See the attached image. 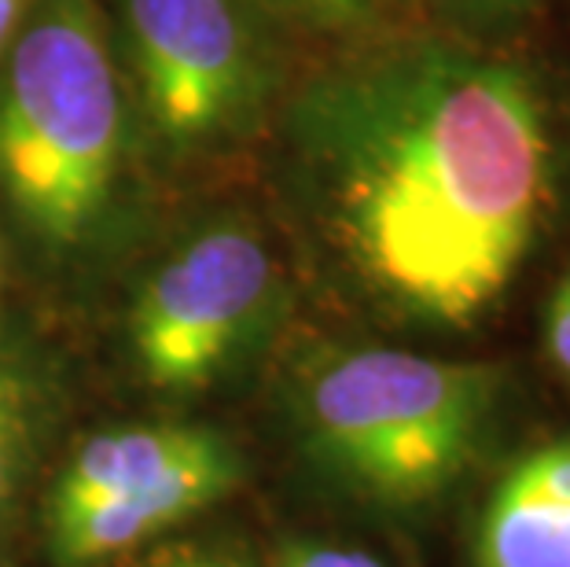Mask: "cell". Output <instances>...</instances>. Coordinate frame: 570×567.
I'll return each mask as SVG.
<instances>
[{"label":"cell","instance_id":"1","mask_svg":"<svg viewBox=\"0 0 570 567\" xmlns=\"http://www.w3.org/2000/svg\"><path fill=\"white\" fill-rule=\"evenodd\" d=\"M276 196L383 317L471 332L552 207L549 111L523 67L449 38L372 41L291 81Z\"/></svg>","mask_w":570,"mask_h":567},{"label":"cell","instance_id":"2","mask_svg":"<svg viewBox=\"0 0 570 567\" xmlns=\"http://www.w3.org/2000/svg\"><path fill=\"white\" fill-rule=\"evenodd\" d=\"M159 192L100 0H38L0 63V233L48 270H78Z\"/></svg>","mask_w":570,"mask_h":567},{"label":"cell","instance_id":"3","mask_svg":"<svg viewBox=\"0 0 570 567\" xmlns=\"http://www.w3.org/2000/svg\"><path fill=\"white\" fill-rule=\"evenodd\" d=\"M508 372L416 350L321 346L291 383L306 461L368 509L412 516L464 479L493 439Z\"/></svg>","mask_w":570,"mask_h":567},{"label":"cell","instance_id":"4","mask_svg":"<svg viewBox=\"0 0 570 567\" xmlns=\"http://www.w3.org/2000/svg\"><path fill=\"white\" fill-rule=\"evenodd\" d=\"M137 137L163 188L199 185L262 148L295 48L258 0H100Z\"/></svg>","mask_w":570,"mask_h":567},{"label":"cell","instance_id":"5","mask_svg":"<svg viewBox=\"0 0 570 567\" xmlns=\"http://www.w3.org/2000/svg\"><path fill=\"white\" fill-rule=\"evenodd\" d=\"M291 284L273 233L247 207L188 218L129 292L122 343L144 388L191 402L244 377L284 329Z\"/></svg>","mask_w":570,"mask_h":567},{"label":"cell","instance_id":"6","mask_svg":"<svg viewBox=\"0 0 570 567\" xmlns=\"http://www.w3.org/2000/svg\"><path fill=\"white\" fill-rule=\"evenodd\" d=\"M244 453L233 439H225L217 450L140 490L45 516L48 557L56 567L122 564L155 541L188 530L244 482Z\"/></svg>","mask_w":570,"mask_h":567},{"label":"cell","instance_id":"7","mask_svg":"<svg viewBox=\"0 0 570 567\" xmlns=\"http://www.w3.org/2000/svg\"><path fill=\"white\" fill-rule=\"evenodd\" d=\"M475 567H570V436L515 457L493 482Z\"/></svg>","mask_w":570,"mask_h":567},{"label":"cell","instance_id":"8","mask_svg":"<svg viewBox=\"0 0 570 567\" xmlns=\"http://www.w3.org/2000/svg\"><path fill=\"white\" fill-rule=\"evenodd\" d=\"M228 436L191 420H155V424H122L81 439L59 465L45 516L78 509V505L118 498L148 482L177 472L180 465L217 450Z\"/></svg>","mask_w":570,"mask_h":567},{"label":"cell","instance_id":"9","mask_svg":"<svg viewBox=\"0 0 570 567\" xmlns=\"http://www.w3.org/2000/svg\"><path fill=\"white\" fill-rule=\"evenodd\" d=\"M45 428V394L33 372L0 346V524L33 472Z\"/></svg>","mask_w":570,"mask_h":567},{"label":"cell","instance_id":"10","mask_svg":"<svg viewBox=\"0 0 570 567\" xmlns=\"http://www.w3.org/2000/svg\"><path fill=\"white\" fill-rule=\"evenodd\" d=\"M281 33L298 45L357 41L386 16L394 0H258Z\"/></svg>","mask_w":570,"mask_h":567},{"label":"cell","instance_id":"11","mask_svg":"<svg viewBox=\"0 0 570 567\" xmlns=\"http://www.w3.org/2000/svg\"><path fill=\"white\" fill-rule=\"evenodd\" d=\"M129 567H262L254 549L233 530H188V535H169L155 541L137 557L126 560Z\"/></svg>","mask_w":570,"mask_h":567},{"label":"cell","instance_id":"12","mask_svg":"<svg viewBox=\"0 0 570 567\" xmlns=\"http://www.w3.org/2000/svg\"><path fill=\"white\" fill-rule=\"evenodd\" d=\"M273 567H386L375 553L357 546H335V541L287 538L276 549Z\"/></svg>","mask_w":570,"mask_h":567},{"label":"cell","instance_id":"13","mask_svg":"<svg viewBox=\"0 0 570 567\" xmlns=\"http://www.w3.org/2000/svg\"><path fill=\"white\" fill-rule=\"evenodd\" d=\"M544 346H549L552 365L570 383V303L560 295H552L544 310Z\"/></svg>","mask_w":570,"mask_h":567},{"label":"cell","instance_id":"14","mask_svg":"<svg viewBox=\"0 0 570 567\" xmlns=\"http://www.w3.org/2000/svg\"><path fill=\"white\" fill-rule=\"evenodd\" d=\"M445 11H453L460 19L471 22H497V19H512L530 11L538 0H439Z\"/></svg>","mask_w":570,"mask_h":567},{"label":"cell","instance_id":"15","mask_svg":"<svg viewBox=\"0 0 570 567\" xmlns=\"http://www.w3.org/2000/svg\"><path fill=\"white\" fill-rule=\"evenodd\" d=\"M38 0H0V63L8 59L11 45L19 41L22 27H27L30 11Z\"/></svg>","mask_w":570,"mask_h":567},{"label":"cell","instance_id":"16","mask_svg":"<svg viewBox=\"0 0 570 567\" xmlns=\"http://www.w3.org/2000/svg\"><path fill=\"white\" fill-rule=\"evenodd\" d=\"M4 270H8V239L0 233V292H4Z\"/></svg>","mask_w":570,"mask_h":567},{"label":"cell","instance_id":"17","mask_svg":"<svg viewBox=\"0 0 570 567\" xmlns=\"http://www.w3.org/2000/svg\"><path fill=\"white\" fill-rule=\"evenodd\" d=\"M552 295H560V299H567V303H570V270H567V276H563V281H560V287H556Z\"/></svg>","mask_w":570,"mask_h":567}]
</instances>
